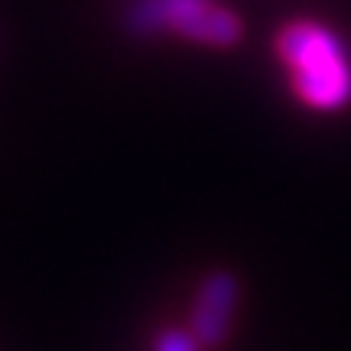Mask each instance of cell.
Segmentation results:
<instances>
[{
  "instance_id": "4",
  "label": "cell",
  "mask_w": 351,
  "mask_h": 351,
  "mask_svg": "<svg viewBox=\"0 0 351 351\" xmlns=\"http://www.w3.org/2000/svg\"><path fill=\"white\" fill-rule=\"evenodd\" d=\"M153 351H202V341L192 332H160V339L153 341Z\"/></svg>"
},
{
  "instance_id": "1",
  "label": "cell",
  "mask_w": 351,
  "mask_h": 351,
  "mask_svg": "<svg viewBox=\"0 0 351 351\" xmlns=\"http://www.w3.org/2000/svg\"><path fill=\"white\" fill-rule=\"evenodd\" d=\"M280 62L287 65L296 98L313 111H339L351 101L348 49L322 23H289L276 36Z\"/></svg>"
},
{
  "instance_id": "3",
  "label": "cell",
  "mask_w": 351,
  "mask_h": 351,
  "mask_svg": "<svg viewBox=\"0 0 351 351\" xmlns=\"http://www.w3.org/2000/svg\"><path fill=\"white\" fill-rule=\"evenodd\" d=\"M238 280L228 270H215L202 280L192 313V335L202 341V348H218L228 339V328L238 309Z\"/></svg>"
},
{
  "instance_id": "2",
  "label": "cell",
  "mask_w": 351,
  "mask_h": 351,
  "mask_svg": "<svg viewBox=\"0 0 351 351\" xmlns=\"http://www.w3.org/2000/svg\"><path fill=\"white\" fill-rule=\"evenodd\" d=\"M130 26L143 33L173 29L202 46H234L241 39V20L212 0H140L130 13Z\"/></svg>"
}]
</instances>
